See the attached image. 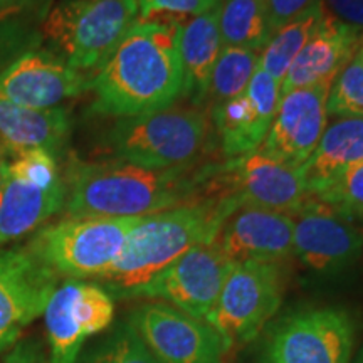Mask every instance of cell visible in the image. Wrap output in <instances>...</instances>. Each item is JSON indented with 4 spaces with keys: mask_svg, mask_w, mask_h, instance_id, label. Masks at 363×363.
Segmentation results:
<instances>
[{
    "mask_svg": "<svg viewBox=\"0 0 363 363\" xmlns=\"http://www.w3.org/2000/svg\"><path fill=\"white\" fill-rule=\"evenodd\" d=\"M185 19L136 21L91 81L99 115L131 118L174 106L184 93L180 27Z\"/></svg>",
    "mask_w": 363,
    "mask_h": 363,
    "instance_id": "cell-1",
    "label": "cell"
},
{
    "mask_svg": "<svg viewBox=\"0 0 363 363\" xmlns=\"http://www.w3.org/2000/svg\"><path fill=\"white\" fill-rule=\"evenodd\" d=\"M212 167L147 169L125 160L74 163L66 185L67 216L145 217L199 201Z\"/></svg>",
    "mask_w": 363,
    "mask_h": 363,
    "instance_id": "cell-2",
    "label": "cell"
},
{
    "mask_svg": "<svg viewBox=\"0 0 363 363\" xmlns=\"http://www.w3.org/2000/svg\"><path fill=\"white\" fill-rule=\"evenodd\" d=\"M235 208L234 199L216 195L142 217L126 238L115 266L99 278L103 288L111 296L131 298L190 249L214 242Z\"/></svg>",
    "mask_w": 363,
    "mask_h": 363,
    "instance_id": "cell-3",
    "label": "cell"
},
{
    "mask_svg": "<svg viewBox=\"0 0 363 363\" xmlns=\"http://www.w3.org/2000/svg\"><path fill=\"white\" fill-rule=\"evenodd\" d=\"M138 17L136 0H65L45 13L40 39L72 69H99Z\"/></svg>",
    "mask_w": 363,
    "mask_h": 363,
    "instance_id": "cell-4",
    "label": "cell"
},
{
    "mask_svg": "<svg viewBox=\"0 0 363 363\" xmlns=\"http://www.w3.org/2000/svg\"><path fill=\"white\" fill-rule=\"evenodd\" d=\"M142 217L67 216L35 233L29 249L57 278L99 279L115 266Z\"/></svg>",
    "mask_w": 363,
    "mask_h": 363,
    "instance_id": "cell-5",
    "label": "cell"
},
{
    "mask_svg": "<svg viewBox=\"0 0 363 363\" xmlns=\"http://www.w3.org/2000/svg\"><path fill=\"white\" fill-rule=\"evenodd\" d=\"M208 131L211 121L201 108L170 106L120 118L110 145L118 160L147 169H184L206 152Z\"/></svg>",
    "mask_w": 363,
    "mask_h": 363,
    "instance_id": "cell-6",
    "label": "cell"
},
{
    "mask_svg": "<svg viewBox=\"0 0 363 363\" xmlns=\"http://www.w3.org/2000/svg\"><path fill=\"white\" fill-rule=\"evenodd\" d=\"M283 262H235L227 272L207 323L227 347L249 343L279 310L284 293Z\"/></svg>",
    "mask_w": 363,
    "mask_h": 363,
    "instance_id": "cell-7",
    "label": "cell"
},
{
    "mask_svg": "<svg viewBox=\"0 0 363 363\" xmlns=\"http://www.w3.org/2000/svg\"><path fill=\"white\" fill-rule=\"evenodd\" d=\"M208 190L234 199L238 207H259L289 216L296 214L310 197L299 167L286 165L259 150L212 167Z\"/></svg>",
    "mask_w": 363,
    "mask_h": 363,
    "instance_id": "cell-8",
    "label": "cell"
},
{
    "mask_svg": "<svg viewBox=\"0 0 363 363\" xmlns=\"http://www.w3.org/2000/svg\"><path fill=\"white\" fill-rule=\"evenodd\" d=\"M355 325L342 308L294 311L272 328L264 363H348Z\"/></svg>",
    "mask_w": 363,
    "mask_h": 363,
    "instance_id": "cell-9",
    "label": "cell"
},
{
    "mask_svg": "<svg viewBox=\"0 0 363 363\" xmlns=\"http://www.w3.org/2000/svg\"><path fill=\"white\" fill-rule=\"evenodd\" d=\"M126 321L158 363H222L229 350L207 321L163 301L136 306Z\"/></svg>",
    "mask_w": 363,
    "mask_h": 363,
    "instance_id": "cell-10",
    "label": "cell"
},
{
    "mask_svg": "<svg viewBox=\"0 0 363 363\" xmlns=\"http://www.w3.org/2000/svg\"><path fill=\"white\" fill-rule=\"evenodd\" d=\"M115 301L103 286L66 281L57 286L44 311L48 363H78L86 340L113 323Z\"/></svg>",
    "mask_w": 363,
    "mask_h": 363,
    "instance_id": "cell-11",
    "label": "cell"
},
{
    "mask_svg": "<svg viewBox=\"0 0 363 363\" xmlns=\"http://www.w3.org/2000/svg\"><path fill=\"white\" fill-rule=\"evenodd\" d=\"M233 267L214 242L201 244L179 257L131 298L163 301L197 320H207Z\"/></svg>",
    "mask_w": 363,
    "mask_h": 363,
    "instance_id": "cell-12",
    "label": "cell"
},
{
    "mask_svg": "<svg viewBox=\"0 0 363 363\" xmlns=\"http://www.w3.org/2000/svg\"><path fill=\"white\" fill-rule=\"evenodd\" d=\"M57 281L29 247L0 251V355L44 315Z\"/></svg>",
    "mask_w": 363,
    "mask_h": 363,
    "instance_id": "cell-13",
    "label": "cell"
},
{
    "mask_svg": "<svg viewBox=\"0 0 363 363\" xmlns=\"http://www.w3.org/2000/svg\"><path fill=\"white\" fill-rule=\"evenodd\" d=\"M293 256L311 271L333 274L352 266L363 251V234L352 219L310 195L293 214Z\"/></svg>",
    "mask_w": 363,
    "mask_h": 363,
    "instance_id": "cell-14",
    "label": "cell"
},
{
    "mask_svg": "<svg viewBox=\"0 0 363 363\" xmlns=\"http://www.w3.org/2000/svg\"><path fill=\"white\" fill-rule=\"evenodd\" d=\"M333 81L325 79L283 94L271 128L257 150L286 165L301 167L326 128V103Z\"/></svg>",
    "mask_w": 363,
    "mask_h": 363,
    "instance_id": "cell-15",
    "label": "cell"
},
{
    "mask_svg": "<svg viewBox=\"0 0 363 363\" xmlns=\"http://www.w3.org/2000/svg\"><path fill=\"white\" fill-rule=\"evenodd\" d=\"M89 88L83 72L44 49L22 52L0 71V99L39 110L56 108Z\"/></svg>",
    "mask_w": 363,
    "mask_h": 363,
    "instance_id": "cell-16",
    "label": "cell"
},
{
    "mask_svg": "<svg viewBox=\"0 0 363 363\" xmlns=\"http://www.w3.org/2000/svg\"><path fill=\"white\" fill-rule=\"evenodd\" d=\"M281 99V84L257 67L247 89L212 108L222 152L227 158L256 152L264 142Z\"/></svg>",
    "mask_w": 363,
    "mask_h": 363,
    "instance_id": "cell-17",
    "label": "cell"
},
{
    "mask_svg": "<svg viewBox=\"0 0 363 363\" xmlns=\"http://www.w3.org/2000/svg\"><path fill=\"white\" fill-rule=\"evenodd\" d=\"M293 216L240 206L222 224L214 239L233 264L246 261L284 262L293 256Z\"/></svg>",
    "mask_w": 363,
    "mask_h": 363,
    "instance_id": "cell-18",
    "label": "cell"
},
{
    "mask_svg": "<svg viewBox=\"0 0 363 363\" xmlns=\"http://www.w3.org/2000/svg\"><path fill=\"white\" fill-rule=\"evenodd\" d=\"M362 33L342 24L323 7L315 33L299 51L281 84V96L289 91L335 79L360 45Z\"/></svg>",
    "mask_w": 363,
    "mask_h": 363,
    "instance_id": "cell-19",
    "label": "cell"
},
{
    "mask_svg": "<svg viewBox=\"0 0 363 363\" xmlns=\"http://www.w3.org/2000/svg\"><path fill=\"white\" fill-rule=\"evenodd\" d=\"M65 180L38 184L4 170L0 177V246L40 229L66 206Z\"/></svg>",
    "mask_w": 363,
    "mask_h": 363,
    "instance_id": "cell-20",
    "label": "cell"
},
{
    "mask_svg": "<svg viewBox=\"0 0 363 363\" xmlns=\"http://www.w3.org/2000/svg\"><path fill=\"white\" fill-rule=\"evenodd\" d=\"M363 160V116H345L326 126L316 148L299 169L315 195Z\"/></svg>",
    "mask_w": 363,
    "mask_h": 363,
    "instance_id": "cell-21",
    "label": "cell"
},
{
    "mask_svg": "<svg viewBox=\"0 0 363 363\" xmlns=\"http://www.w3.org/2000/svg\"><path fill=\"white\" fill-rule=\"evenodd\" d=\"M219 9L185 19L180 27V61L184 69V93L195 101L206 99L216 61L222 51Z\"/></svg>",
    "mask_w": 363,
    "mask_h": 363,
    "instance_id": "cell-22",
    "label": "cell"
},
{
    "mask_svg": "<svg viewBox=\"0 0 363 363\" xmlns=\"http://www.w3.org/2000/svg\"><path fill=\"white\" fill-rule=\"evenodd\" d=\"M65 108H29L0 99V138L9 150L45 148L54 153L69 133Z\"/></svg>",
    "mask_w": 363,
    "mask_h": 363,
    "instance_id": "cell-23",
    "label": "cell"
},
{
    "mask_svg": "<svg viewBox=\"0 0 363 363\" xmlns=\"http://www.w3.org/2000/svg\"><path fill=\"white\" fill-rule=\"evenodd\" d=\"M321 13H323V4L321 0H316L308 11L274 30L264 48L261 49L257 67H261L271 78L283 84L293 61L315 33Z\"/></svg>",
    "mask_w": 363,
    "mask_h": 363,
    "instance_id": "cell-24",
    "label": "cell"
},
{
    "mask_svg": "<svg viewBox=\"0 0 363 363\" xmlns=\"http://www.w3.org/2000/svg\"><path fill=\"white\" fill-rule=\"evenodd\" d=\"M219 30L224 48H244L261 52L271 35L266 0H222Z\"/></svg>",
    "mask_w": 363,
    "mask_h": 363,
    "instance_id": "cell-25",
    "label": "cell"
},
{
    "mask_svg": "<svg viewBox=\"0 0 363 363\" xmlns=\"http://www.w3.org/2000/svg\"><path fill=\"white\" fill-rule=\"evenodd\" d=\"M257 61L259 52L252 49L222 48L206 94V101L211 103V108L242 94L257 69Z\"/></svg>",
    "mask_w": 363,
    "mask_h": 363,
    "instance_id": "cell-26",
    "label": "cell"
},
{
    "mask_svg": "<svg viewBox=\"0 0 363 363\" xmlns=\"http://www.w3.org/2000/svg\"><path fill=\"white\" fill-rule=\"evenodd\" d=\"M83 363H158L128 321L111 331L83 358Z\"/></svg>",
    "mask_w": 363,
    "mask_h": 363,
    "instance_id": "cell-27",
    "label": "cell"
},
{
    "mask_svg": "<svg viewBox=\"0 0 363 363\" xmlns=\"http://www.w3.org/2000/svg\"><path fill=\"white\" fill-rule=\"evenodd\" d=\"M328 115L363 116V57L360 49L342 67L328 94Z\"/></svg>",
    "mask_w": 363,
    "mask_h": 363,
    "instance_id": "cell-28",
    "label": "cell"
},
{
    "mask_svg": "<svg viewBox=\"0 0 363 363\" xmlns=\"http://www.w3.org/2000/svg\"><path fill=\"white\" fill-rule=\"evenodd\" d=\"M313 197L352 220L355 217H363V160L348 169Z\"/></svg>",
    "mask_w": 363,
    "mask_h": 363,
    "instance_id": "cell-29",
    "label": "cell"
},
{
    "mask_svg": "<svg viewBox=\"0 0 363 363\" xmlns=\"http://www.w3.org/2000/svg\"><path fill=\"white\" fill-rule=\"evenodd\" d=\"M140 19H192L220 7L222 0H136Z\"/></svg>",
    "mask_w": 363,
    "mask_h": 363,
    "instance_id": "cell-30",
    "label": "cell"
},
{
    "mask_svg": "<svg viewBox=\"0 0 363 363\" xmlns=\"http://www.w3.org/2000/svg\"><path fill=\"white\" fill-rule=\"evenodd\" d=\"M39 6H0V49L17 48L30 39L29 12Z\"/></svg>",
    "mask_w": 363,
    "mask_h": 363,
    "instance_id": "cell-31",
    "label": "cell"
},
{
    "mask_svg": "<svg viewBox=\"0 0 363 363\" xmlns=\"http://www.w3.org/2000/svg\"><path fill=\"white\" fill-rule=\"evenodd\" d=\"M315 2L316 0H266L269 34L308 11Z\"/></svg>",
    "mask_w": 363,
    "mask_h": 363,
    "instance_id": "cell-32",
    "label": "cell"
},
{
    "mask_svg": "<svg viewBox=\"0 0 363 363\" xmlns=\"http://www.w3.org/2000/svg\"><path fill=\"white\" fill-rule=\"evenodd\" d=\"M335 19L363 33V0H321Z\"/></svg>",
    "mask_w": 363,
    "mask_h": 363,
    "instance_id": "cell-33",
    "label": "cell"
},
{
    "mask_svg": "<svg viewBox=\"0 0 363 363\" xmlns=\"http://www.w3.org/2000/svg\"><path fill=\"white\" fill-rule=\"evenodd\" d=\"M2 363H48L43 352L38 345L33 342H22L12 348L11 352L4 357Z\"/></svg>",
    "mask_w": 363,
    "mask_h": 363,
    "instance_id": "cell-34",
    "label": "cell"
},
{
    "mask_svg": "<svg viewBox=\"0 0 363 363\" xmlns=\"http://www.w3.org/2000/svg\"><path fill=\"white\" fill-rule=\"evenodd\" d=\"M9 157H11V150H9L6 142L0 138V177L4 175V170H6L9 163Z\"/></svg>",
    "mask_w": 363,
    "mask_h": 363,
    "instance_id": "cell-35",
    "label": "cell"
},
{
    "mask_svg": "<svg viewBox=\"0 0 363 363\" xmlns=\"http://www.w3.org/2000/svg\"><path fill=\"white\" fill-rule=\"evenodd\" d=\"M43 0H0V6H19V4H27V6H39Z\"/></svg>",
    "mask_w": 363,
    "mask_h": 363,
    "instance_id": "cell-36",
    "label": "cell"
},
{
    "mask_svg": "<svg viewBox=\"0 0 363 363\" xmlns=\"http://www.w3.org/2000/svg\"><path fill=\"white\" fill-rule=\"evenodd\" d=\"M358 49H360V52H362V57H363V35H362V39H360V45H358Z\"/></svg>",
    "mask_w": 363,
    "mask_h": 363,
    "instance_id": "cell-37",
    "label": "cell"
},
{
    "mask_svg": "<svg viewBox=\"0 0 363 363\" xmlns=\"http://www.w3.org/2000/svg\"><path fill=\"white\" fill-rule=\"evenodd\" d=\"M357 363H363V353L360 355V358H358V362Z\"/></svg>",
    "mask_w": 363,
    "mask_h": 363,
    "instance_id": "cell-38",
    "label": "cell"
}]
</instances>
